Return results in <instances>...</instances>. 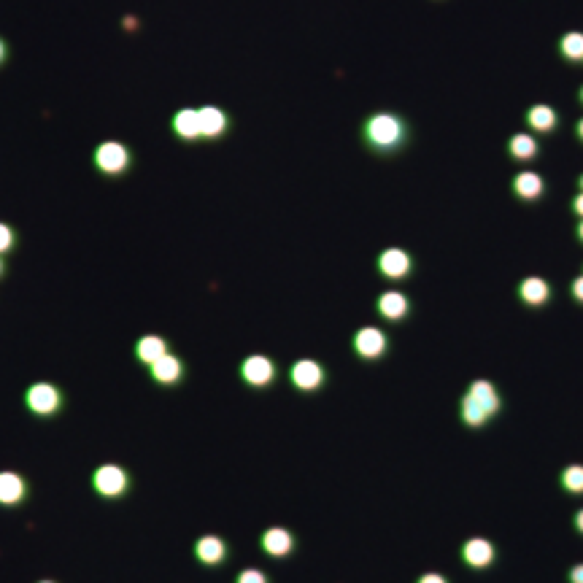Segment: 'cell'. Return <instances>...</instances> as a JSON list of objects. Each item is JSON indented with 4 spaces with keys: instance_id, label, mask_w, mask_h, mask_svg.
Wrapping results in <instances>:
<instances>
[{
    "instance_id": "obj_33",
    "label": "cell",
    "mask_w": 583,
    "mask_h": 583,
    "mask_svg": "<svg viewBox=\"0 0 583 583\" xmlns=\"http://www.w3.org/2000/svg\"><path fill=\"white\" fill-rule=\"evenodd\" d=\"M575 529H578V532L583 535V508L578 511V513H575Z\"/></svg>"
},
{
    "instance_id": "obj_19",
    "label": "cell",
    "mask_w": 583,
    "mask_h": 583,
    "mask_svg": "<svg viewBox=\"0 0 583 583\" xmlns=\"http://www.w3.org/2000/svg\"><path fill=\"white\" fill-rule=\"evenodd\" d=\"M292 546H294V538H292L289 529H284V526H270L262 535V549L267 551L270 556H287Z\"/></svg>"
},
{
    "instance_id": "obj_4",
    "label": "cell",
    "mask_w": 583,
    "mask_h": 583,
    "mask_svg": "<svg viewBox=\"0 0 583 583\" xmlns=\"http://www.w3.org/2000/svg\"><path fill=\"white\" fill-rule=\"evenodd\" d=\"M378 270H381V276L389 278V281H402L413 270V257L405 249H397V246L384 249L378 254Z\"/></svg>"
},
{
    "instance_id": "obj_31",
    "label": "cell",
    "mask_w": 583,
    "mask_h": 583,
    "mask_svg": "<svg viewBox=\"0 0 583 583\" xmlns=\"http://www.w3.org/2000/svg\"><path fill=\"white\" fill-rule=\"evenodd\" d=\"M570 583H583V562L570 570Z\"/></svg>"
},
{
    "instance_id": "obj_39",
    "label": "cell",
    "mask_w": 583,
    "mask_h": 583,
    "mask_svg": "<svg viewBox=\"0 0 583 583\" xmlns=\"http://www.w3.org/2000/svg\"><path fill=\"white\" fill-rule=\"evenodd\" d=\"M41 583H52V581H41Z\"/></svg>"
},
{
    "instance_id": "obj_5",
    "label": "cell",
    "mask_w": 583,
    "mask_h": 583,
    "mask_svg": "<svg viewBox=\"0 0 583 583\" xmlns=\"http://www.w3.org/2000/svg\"><path fill=\"white\" fill-rule=\"evenodd\" d=\"M354 351L362 359H381L389 351V338L378 327H362L354 335Z\"/></svg>"
},
{
    "instance_id": "obj_24",
    "label": "cell",
    "mask_w": 583,
    "mask_h": 583,
    "mask_svg": "<svg viewBox=\"0 0 583 583\" xmlns=\"http://www.w3.org/2000/svg\"><path fill=\"white\" fill-rule=\"evenodd\" d=\"M489 419H491V416L486 413L481 402H475L470 394L462 397V421H464L467 427H475V429H478V427H484Z\"/></svg>"
},
{
    "instance_id": "obj_25",
    "label": "cell",
    "mask_w": 583,
    "mask_h": 583,
    "mask_svg": "<svg viewBox=\"0 0 583 583\" xmlns=\"http://www.w3.org/2000/svg\"><path fill=\"white\" fill-rule=\"evenodd\" d=\"M559 481L570 494H583V464H567L562 470Z\"/></svg>"
},
{
    "instance_id": "obj_2",
    "label": "cell",
    "mask_w": 583,
    "mask_h": 583,
    "mask_svg": "<svg viewBox=\"0 0 583 583\" xmlns=\"http://www.w3.org/2000/svg\"><path fill=\"white\" fill-rule=\"evenodd\" d=\"M135 154L125 141H100L92 152V165L105 178H122L132 170Z\"/></svg>"
},
{
    "instance_id": "obj_3",
    "label": "cell",
    "mask_w": 583,
    "mask_h": 583,
    "mask_svg": "<svg viewBox=\"0 0 583 583\" xmlns=\"http://www.w3.org/2000/svg\"><path fill=\"white\" fill-rule=\"evenodd\" d=\"M197 116H200V135H203V141H219V138L227 135V130H229V114H227L222 105L205 103V105L197 108Z\"/></svg>"
},
{
    "instance_id": "obj_8",
    "label": "cell",
    "mask_w": 583,
    "mask_h": 583,
    "mask_svg": "<svg viewBox=\"0 0 583 583\" xmlns=\"http://www.w3.org/2000/svg\"><path fill=\"white\" fill-rule=\"evenodd\" d=\"M60 402H63V397H60L57 387H52V384H32L28 389V405H30L32 413L49 416L60 408Z\"/></svg>"
},
{
    "instance_id": "obj_7",
    "label": "cell",
    "mask_w": 583,
    "mask_h": 583,
    "mask_svg": "<svg viewBox=\"0 0 583 583\" xmlns=\"http://www.w3.org/2000/svg\"><path fill=\"white\" fill-rule=\"evenodd\" d=\"M327 373L316 359H297L292 365V384L300 391H316L324 384Z\"/></svg>"
},
{
    "instance_id": "obj_35",
    "label": "cell",
    "mask_w": 583,
    "mask_h": 583,
    "mask_svg": "<svg viewBox=\"0 0 583 583\" xmlns=\"http://www.w3.org/2000/svg\"><path fill=\"white\" fill-rule=\"evenodd\" d=\"M575 235H578V241L583 243V219H581V225H578V229H575Z\"/></svg>"
},
{
    "instance_id": "obj_30",
    "label": "cell",
    "mask_w": 583,
    "mask_h": 583,
    "mask_svg": "<svg viewBox=\"0 0 583 583\" xmlns=\"http://www.w3.org/2000/svg\"><path fill=\"white\" fill-rule=\"evenodd\" d=\"M8 54H11V49H8V41L0 35V68L8 63Z\"/></svg>"
},
{
    "instance_id": "obj_28",
    "label": "cell",
    "mask_w": 583,
    "mask_h": 583,
    "mask_svg": "<svg viewBox=\"0 0 583 583\" xmlns=\"http://www.w3.org/2000/svg\"><path fill=\"white\" fill-rule=\"evenodd\" d=\"M570 292H573V297H575V303H581V305H583V276H578V278L573 281V287H570Z\"/></svg>"
},
{
    "instance_id": "obj_26",
    "label": "cell",
    "mask_w": 583,
    "mask_h": 583,
    "mask_svg": "<svg viewBox=\"0 0 583 583\" xmlns=\"http://www.w3.org/2000/svg\"><path fill=\"white\" fill-rule=\"evenodd\" d=\"M14 246H17V229L6 222H0V257L8 254Z\"/></svg>"
},
{
    "instance_id": "obj_1",
    "label": "cell",
    "mask_w": 583,
    "mask_h": 583,
    "mask_svg": "<svg viewBox=\"0 0 583 583\" xmlns=\"http://www.w3.org/2000/svg\"><path fill=\"white\" fill-rule=\"evenodd\" d=\"M359 138H362L367 152L389 157V154H397L408 146L411 125H408L405 116H400L394 111H373L370 116L362 119Z\"/></svg>"
},
{
    "instance_id": "obj_36",
    "label": "cell",
    "mask_w": 583,
    "mask_h": 583,
    "mask_svg": "<svg viewBox=\"0 0 583 583\" xmlns=\"http://www.w3.org/2000/svg\"><path fill=\"white\" fill-rule=\"evenodd\" d=\"M6 273V262H3V257H0V276Z\"/></svg>"
},
{
    "instance_id": "obj_29",
    "label": "cell",
    "mask_w": 583,
    "mask_h": 583,
    "mask_svg": "<svg viewBox=\"0 0 583 583\" xmlns=\"http://www.w3.org/2000/svg\"><path fill=\"white\" fill-rule=\"evenodd\" d=\"M419 583H449L446 581V575H440V573H427V575H421Z\"/></svg>"
},
{
    "instance_id": "obj_16",
    "label": "cell",
    "mask_w": 583,
    "mask_h": 583,
    "mask_svg": "<svg viewBox=\"0 0 583 583\" xmlns=\"http://www.w3.org/2000/svg\"><path fill=\"white\" fill-rule=\"evenodd\" d=\"M526 125L535 130V132H540V135H549L559 125V114L551 108L549 103H535L526 111Z\"/></svg>"
},
{
    "instance_id": "obj_20",
    "label": "cell",
    "mask_w": 583,
    "mask_h": 583,
    "mask_svg": "<svg viewBox=\"0 0 583 583\" xmlns=\"http://www.w3.org/2000/svg\"><path fill=\"white\" fill-rule=\"evenodd\" d=\"M508 154L518 162H529L540 154V143H538L529 132H516V135H511V141H508Z\"/></svg>"
},
{
    "instance_id": "obj_17",
    "label": "cell",
    "mask_w": 583,
    "mask_h": 583,
    "mask_svg": "<svg viewBox=\"0 0 583 583\" xmlns=\"http://www.w3.org/2000/svg\"><path fill=\"white\" fill-rule=\"evenodd\" d=\"M149 367H152V378L157 384H165V387L176 384L181 378V373H184V365H181V359L176 354H165L154 365H149Z\"/></svg>"
},
{
    "instance_id": "obj_11",
    "label": "cell",
    "mask_w": 583,
    "mask_h": 583,
    "mask_svg": "<svg viewBox=\"0 0 583 583\" xmlns=\"http://www.w3.org/2000/svg\"><path fill=\"white\" fill-rule=\"evenodd\" d=\"M516 294L521 297L524 305L529 308H540L551 300V284L543 278V276H526L521 284H518Z\"/></svg>"
},
{
    "instance_id": "obj_9",
    "label": "cell",
    "mask_w": 583,
    "mask_h": 583,
    "mask_svg": "<svg viewBox=\"0 0 583 583\" xmlns=\"http://www.w3.org/2000/svg\"><path fill=\"white\" fill-rule=\"evenodd\" d=\"M95 489L103 497H119L127 489V473L119 464H103L95 473Z\"/></svg>"
},
{
    "instance_id": "obj_37",
    "label": "cell",
    "mask_w": 583,
    "mask_h": 583,
    "mask_svg": "<svg viewBox=\"0 0 583 583\" xmlns=\"http://www.w3.org/2000/svg\"><path fill=\"white\" fill-rule=\"evenodd\" d=\"M578 190H581V192H583V173H581V176H578Z\"/></svg>"
},
{
    "instance_id": "obj_10",
    "label": "cell",
    "mask_w": 583,
    "mask_h": 583,
    "mask_svg": "<svg viewBox=\"0 0 583 583\" xmlns=\"http://www.w3.org/2000/svg\"><path fill=\"white\" fill-rule=\"evenodd\" d=\"M170 130H173V135H176L178 141H187V143L203 141L197 108H178V111L170 116Z\"/></svg>"
},
{
    "instance_id": "obj_23",
    "label": "cell",
    "mask_w": 583,
    "mask_h": 583,
    "mask_svg": "<svg viewBox=\"0 0 583 583\" xmlns=\"http://www.w3.org/2000/svg\"><path fill=\"white\" fill-rule=\"evenodd\" d=\"M559 54L567 63H583V32L570 30L559 38Z\"/></svg>"
},
{
    "instance_id": "obj_32",
    "label": "cell",
    "mask_w": 583,
    "mask_h": 583,
    "mask_svg": "<svg viewBox=\"0 0 583 583\" xmlns=\"http://www.w3.org/2000/svg\"><path fill=\"white\" fill-rule=\"evenodd\" d=\"M573 211H575V214L583 219V192H578L575 197H573Z\"/></svg>"
},
{
    "instance_id": "obj_13",
    "label": "cell",
    "mask_w": 583,
    "mask_h": 583,
    "mask_svg": "<svg viewBox=\"0 0 583 583\" xmlns=\"http://www.w3.org/2000/svg\"><path fill=\"white\" fill-rule=\"evenodd\" d=\"M497 556V549L486 540V538H470L464 546H462V559L467 562V567H475V570H486Z\"/></svg>"
},
{
    "instance_id": "obj_21",
    "label": "cell",
    "mask_w": 583,
    "mask_h": 583,
    "mask_svg": "<svg viewBox=\"0 0 583 583\" xmlns=\"http://www.w3.org/2000/svg\"><path fill=\"white\" fill-rule=\"evenodd\" d=\"M194 553H197V559H200L203 564H219L227 553L225 540H222V538H216V535H205V538H200V540H197Z\"/></svg>"
},
{
    "instance_id": "obj_14",
    "label": "cell",
    "mask_w": 583,
    "mask_h": 583,
    "mask_svg": "<svg viewBox=\"0 0 583 583\" xmlns=\"http://www.w3.org/2000/svg\"><path fill=\"white\" fill-rule=\"evenodd\" d=\"M378 314L387 319V322H402L408 314H411V300L408 294L397 289H389L378 297Z\"/></svg>"
},
{
    "instance_id": "obj_12",
    "label": "cell",
    "mask_w": 583,
    "mask_h": 583,
    "mask_svg": "<svg viewBox=\"0 0 583 583\" xmlns=\"http://www.w3.org/2000/svg\"><path fill=\"white\" fill-rule=\"evenodd\" d=\"M511 190H513V194H516L518 200L532 203V200H540L546 194V181H543V176H538L532 170H521V173L513 176Z\"/></svg>"
},
{
    "instance_id": "obj_18",
    "label": "cell",
    "mask_w": 583,
    "mask_h": 583,
    "mask_svg": "<svg viewBox=\"0 0 583 583\" xmlns=\"http://www.w3.org/2000/svg\"><path fill=\"white\" fill-rule=\"evenodd\" d=\"M135 354H138V359H141L143 365H154L157 359H162L165 354H170V349H167V340H165L162 335H143V338H138V343H135Z\"/></svg>"
},
{
    "instance_id": "obj_27",
    "label": "cell",
    "mask_w": 583,
    "mask_h": 583,
    "mask_svg": "<svg viewBox=\"0 0 583 583\" xmlns=\"http://www.w3.org/2000/svg\"><path fill=\"white\" fill-rule=\"evenodd\" d=\"M238 583H267V578H265L262 570H243L238 575Z\"/></svg>"
},
{
    "instance_id": "obj_34",
    "label": "cell",
    "mask_w": 583,
    "mask_h": 583,
    "mask_svg": "<svg viewBox=\"0 0 583 583\" xmlns=\"http://www.w3.org/2000/svg\"><path fill=\"white\" fill-rule=\"evenodd\" d=\"M575 135H578V141L583 143V116L578 119V122H575Z\"/></svg>"
},
{
    "instance_id": "obj_15",
    "label": "cell",
    "mask_w": 583,
    "mask_h": 583,
    "mask_svg": "<svg viewBox=\"0 0 583 583\" xmlns=\"http://www.w3.org/2000/svg\"><path fill=\"white\" fill-rule=\"evenodd\" d=\"M467 394H470L475 402H481V405H484V411L489 413V416H497V413H500V408H502V397H500V391H497V387H494L491 381H486V378L473 381V384L467 387Z\"/></svg>"
},
{
    "instance_id": "obj_6",
    "label": "cell",
    "mask_w": 583,
    "mask_h": 583,
    "mask_svg": "<svg viewBox=\"0 0 583 583\" xmlns=\"http://www.w3.org/2000/svg\"><path fill=\"white\" fill-rule=\"evenodd\" d=\"M241 376H243V381L249 384V387H267L273 378H276V365H273V359L265 354H252L243 359V365H241Z\"/></svg>"
},
{
    "instance_id": "obj_22",
    "label": "cell",
    "mask_w": 583,
    "mask_h": 583,
    "mask_svg": "<svg viewBox=\"0 0 583 583\" xmlns=\"http://www.w3.org/2000/svg\"><path fill=\"white\" fill-rule=\"evenodd\" d=\"M25 497V481L17 473H0V505H14Z\"/></svg>"
},
{
    "instance_id": "obj_38",
    "label": "cell",
    "mask_w": 583,
    "mask_h": 583,
    "mask_svg": "<svg viewBox=\"0 0 583 583\" xmlns=\"http://www.w3.org/2000/svg\"><path fill=\"white\" fill-rule=\"evenodd\" d=\"M578 100H581V103H583V87H581V90H578Z\"/></svg>"
}]
</instances>
